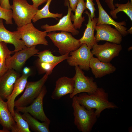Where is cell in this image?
Masks as SVG:
<instances>
[{"label": "cell", "instance_id": "obj_37", "mask_svg": "<svg viewBox=\"0 0 132 132\" xmlns=\"http://www.w3.org/2000/svg\"><path fill=\"white\" fill-rule=\"evenodd\" d=\"M9 132V131L3 129L2 130H0V132Z\"/></svg>", "mask_w": 132, "mask_h": 132}, {"label": "cell", "instance_id": "obj_1", "mask_svg": "<svg viewBox=\"0 0 132 132\" xmlns=\"http://www.w3.org/2000/svg\"><path fill=\"white\" fill-rule=\"evenodd\" d=\"M78 103L88 110L94 109L97 118L105 110L118 108L114 102L109 100V94L102 88L98 87L94 93L88 94L82 93L74 96Z\"/></svg>", "mask_w": 132, "mask_h": 132}, {"label": "cell", "instance_id": "obj_10", "mask_svg": "<svg viewBox=\"0 0 132 132\" xmlns=\"http://www.w3.org/2000/svg\"><path fill=\"white\" fill-rule=\"evenodd\" d=\"M122 48L121 44L107 42L102 44L96 43L91 51L92 55L95 56L101 61L110 63L113 58L118 56Z\"/></svg>", "mask_w": 132, "mask_h": 132}, {"label": "cell", "instance_id": "obj_26", "mask_svg": "<svg viewBox=\"0 0 132 132\" xmlns=\"http://www.w3.org/2000/svg\"><path fill=\"white\" fill-rule=\"evenodd\" d=\"M51 1L52 0H48L42 8L37 10L32 20L33 22H35L38 20L43 18H53L57 20L58 18H60L62 17V13H53L49 11V6Z\"/></svg>", "mask_w": 132, "mask_h": 132}, {"label": "cell", "instance_id": "obj_34", "mask_svg": "<svg viewBox=\"0 0 132 132\" xmlns=\"http://www.w3.org/2000/svg\"><path fill=\"white\" fill-rule=\"evenodd\" d=\"M106 3L109 8L111 10H112L115 8L113 3L114 0H104Z\"/></svg>", "mask_w": 132, "mask_h": 132}, {"label": "cell", "instance_id": "obj_36", "mask_svg": "<svg viewBox=\"0 0 132 132\" xmlns=\"http://www.w3.org/2000/svg\"><path fill=\"white\" fill-rule=\"evenodd\" d=\"M132 27L129 29L127 30L128 33L132 34Z\"/></svg>", "mask_w": 132, "mask_h": 132}, {"label": "cell", "instance_id": "obj_38", "mask_svg": "<svg viewBox=\"0 0 132 132\" xmlns=\"http://www.w3.org/2000/svg\"><path fill=\"white\" fill-rule=\"evenodd\" d=\"M1 0H0V5L1 3Z\"/></svg>", "mask_w": 132, "mask_h": 132}, {"label": "cell", "instance_id": "obj_3", "mask_svg": "<svg viewBox=\"0 0 132 132\" xmlns=\"http://www.w3.org/2000/svg\"><path fill=\"white\" fill-rule=\"evenodd\" d=\"M12 2L11 7L12 18L17 27L31 22L38 9L29 4L27 0H12Z\"/></svg>", "mask_w": 132, "mask_h": 132}, {"label": "cell", "instance_id": "obj_21", "mask_svg": "<svg viewBox=\"0 0 132 132\" xmlns=\"http://www.w3.org/2000/svg\"><path fill=\"white\" fill-rule=\"evenodd\" d=\"M84 13L88 16V22L86 25V28L83 36L79 40L81 44H85L88 47L91 49L94 45L97 43L95 41L94 33L98 18L95 17L92 19L90 13L87 10Z\"/></svg>", "mask_w": 132, "mask_h": 132}, {"label": "cell", "instance_id": "obj_30", "mask_svg": "<svg viewBox=\"0 0 132 132\" xmlns=\"http://www.w3.org/2000/svg\"><path fill=\"white\" fill-rule=\"evenodd\" d=\"M86 7L89 11L91 18L93 19L95 17V12L96 11L94 7L95 4L93 0H86Z\"/></svg>", "mask_w": 132, "mask_h": 132}, {"label": "cell", "instance_id": "obj_35", "mask_svg": "<svg viewBox=\"0 0 132 132\" xmlns=\"http://www.w3.org/2000/svg\"><path fill=\"white\" fill-rule=\"evenodd\" d=\"M30 70L29 68L27 67L25 68L23 70V74H29Z\"/></svg>", "mask_w": 132, "mask_h": 132}, {"label": "cell", "instance_id": "obj_14", "mask_svg": "<svg viewBox=\"0 0 132 132\" xmlns=\"http://www.w3.org/2000/svg\"><path fill=\"white\" fill-rule=\"evenodd\" d=\"M39 50L36 48V46L26 48L15 52V54L9 58L8 62L9 69L16 71L21 69L26 61L30 57L37 54Z\"/></svg>", "mask_w": 132, "mask_h": 132}, {"label": "cell", "instance_id": "obj_4", "mask_svg": "<svg viewBox=\"0 0 132 132\" xmlns=\"http://www.w3.org/2000/svg\"><path fill=\"white\" fill-rule=\"evenodd\" d=\"M47 36L49 37L55 45L58 48L61 55L69 54L78 48L81 45L79 39L74 38L69 32L61 31L49 32Z\"/></svg>", "mask_w": 132, "mask_h": 132}, {"label": "cell", "instance_id": "obj_27", "mask_svg": "<svg viewBox=\"0 0 132 132\" xmlns=\"http://www.w3.org/2000/svg\"><path fill=\"white\" fill-rule=\"evenodd\" d=\"M115 6L117 7L114 9L111 10L110 14L114 19H117V14L119 12L122 11L125 13L132 21V0L130 1L128 0L127 3L124 4L115 3Z\"/></svg>", "mask_w": 132, "mask_h": 132}, {"label": "cell", "instance_id": "obj_12", "mask_svg": "<svg viewBox=\"0 0 132 132\" xmlns=\"http://www.w3.org/2000/svg\"><path fill=\"white\" fill-rule=\"evenodd\" d=\"M65 3L68 7L67 14L60 19L56 24L50 25L46 24L41 26L42 29H44L47 33L56 31H61L70 32L74 35L79 34V31L75 28L71 22V14L72 10L70 7L69 2L67 0H66Z\"/></svg>", "mask_w": 132, "mask_h": 132}, {"label": "cell", "instance_id": "obj_32", "mask_svg": "<svg viewBox=\"0 0 132 132\" xmlns=\"http://www.w3.org/2000/svg\"><path fill=\"white\" fill-rule=\"evenodd\" d=\"M48 0H32L33 5L35 8L38 9V7L44 3L46 2Z\"/></svg>", "mask_w": 132, "mask_h": 132}, {"label": "cell", "instance_id": "obj_31", "mask_svg": "<svg viewBox=\"0 0 132 132\" xmlns=\"http://www.w3.org/2000/svg\"><path fill=\"white\" fill-rule=\"evenodd\" d=\"M0 6L2 8L7 10L11 9L9 0H1Z\"/></svg>", "mask_w": 132, "mask_h": 132}, {"label": "cell", "instance_id": "obj_17", "mask_svg": "<svg viewBox=\"0 0 132 132\" xmlns=\"http://www.w3.org/2000/svg\"><path fill=\"white\" fill-rule=\"evenodd\" d=\"M98 9L99 16L96 25L100 24L111 25L113 26L120 32L122 36H125L128 34L125 21L117 22L112 19L103 8L100 0H95Z\"/></svg>", "mask_w": 132, "mask_h": 132}, {"label": "cell", "instance_id": "obj_28", "mask_svg": "<svg viewBox=\"0 0 132 132\" xmlns=\"http://www.w3.org/2000/svg\"><path fill=\"white\" fill-rule=\"evenodd\" d=\"M17 126V132H31L27 122L22 117L19 112L14 111L13 117Z\"/></svg>", "mask_w": 132, "mask_h": 132}, {"label": "cell", "instance_id": "obj_22", "mask_svg": "<svg viewBox=\"0 0 132 132\" xmlns=\"http://www.w3.org/2000/svg\"><path fill=\"white\" fill-rule=\"evenodd\" d=\"M29 76V74H23L16 81L11 94L7 99L6 102L10 111L13 117L14 115V104L16 98L24 90Z\"/></svg>", "mask_w": 132, "mask_h": 132}, {"label": "cell", "instance_id": "obj_5", "mask_svg": "<svg viewBox=\"0 0 132 132\" xmlns=\"http://www.w3.org/2000/svg\"><path fill=\"white\" fill-rule=\"evenodd\" d=\"M19 36L27 48L38 44L48 45L45 38L47 33L45 31H41L35 28L32 22L22 27H17Z\"/></svg>", "mask_w": 132, "mask_h": 132}, {"label": "cell", "instance_id": "obj_15", "mask_svg": "<svg viewBox=\"0 0 132 132\" xmlns=\"http://www.w3.org/2000/svg\"><path fill=\"white\" fill-rule=\"evenodd\" d=\"M19 77L14 70L9 69L0 77V97L3 100L11 94Z\"/></svg>", "mask_w": 132, "mask_h": 132}, {"label": "cell", "instance_id": "obj_13", "mask_svg": "<svg viewBox=\"0 0 132 132\" xmlns=\"http://www.w3.org/2000/svg\"><path fill=\"white\" fill-rule=\"evenodd\" d=\"M95 30L96 32L94 36L97 43L101 41H105L120 44L122 42V36L121 33L117 29L110 25H96Z\"/></svg>", "mask_w": 132, "mask_h": 132}, {"label": "cell", "instance_id": "obj_2", "mask_svg": "<svg viewBox=\"0 0 132 132\" xmlns=\"http://www.w3.org/2000/svg\"><path fill=\"white\" fill-rule=\"evenodd\" d=\"M72 99L74 124L79 131L90 132L98 118L95 110L87 109L78 103L75 96Z\"/></svg>", "mask_w": 132, "mask_h": 132}, {"label": "cell", "instance_id": "obj_18", "mask_svg": "<svg viewBox=\"0 0 132 132\" xmlns=\"http://www.w3.org/2000/svg\"><path fill=\"white\" fill-rule=\"evenodd\" d=\"M55 88L51 96L54 100H58L62 97L73 92L74 88V81L73 78L62 77L56 82Z\"/></svg>", "mask_w": 132, "mask_h": 132}, {"label": "cell", "instance_id": "obj_16", "mask_svg": "<svg viewBox=\"0 0 132 132\" xmlns=\"http://www.w3.org/2000/svg\"><path fill=\"white\" fill-rule=\"evenodd\" d=\"M0 41L7 44H13L15 52L27 48L24 42L20 39L17 31L11 32L7 29L1 19H0Z\"/></svg>", "mask_w": 132, "mask_h": 132}, {"label": "cell", "instance_id": "obj_19", "mask_svg": "<svg viewBox=\"0 0 132 132\" xmlns=\"http://www.w3.org/2000/svg\"><path fill=\"white\" fill-rule=\"evenodd\" d=\"M89 67L96 78H100L112 73L116 69L115 67L110 63L102 62L93 56L90 60Z\"/></svg>", "mask_w": 132, "mask_h": 132}, {"label": "cell", "instance_id": "obj_29", "mask_svg": "<svg viewBox=\"0 0 132 132\" xmlns=\"http://www.w3.org/2000/svg\"><path fill=\"white\" fill-rule=\"evenodd\" d=\"M12 11L11 9L7 10L0 6V19H4L7 24H12Z\"/></svg>", "mask_w": 132, "mask_h": 132}, {"label": "cell", "instance_id": "obj_33", "mask_svg": "<svg viewBox=\"0 0 132 132\" xmlns=\"http://www.w3.org/2000/svg\"><path fill=\"white\" fill-rule=\"evenodd\" d=\"M72 11H74L79 0H68Z\"/></svg>", "mask_w": 132, "mask_h": 132}, {"label": "cell", "instance_id": "obj_8", "mask_svg": "<svg viewBox=\"0 0 132 132\" xmlns=\"http://www.w3.org/2000/svg\"><path fill=\"white\" fill-rule=\"evenodd\" d=\"M93 56L91 49L83 44L76 50L70 52L66 60L71 66H78L82 70L88 71L90 69V61Z\"/></svg>", "mask_w": 132, "mask_h": 132}, {"label": "cell", "instance_id": "obj_25", "mask_svg": "<svg viewBox=\"0 0 132 132\" xmlns=\"http://www.w3.org/2000/svg\"><path fill=\"white\" fill-rule=\"evenodd\" d=\"M87 9L86 2L84 0H79L74 11V15L71 12V20L73 22V24L76 29H80L83 22L85 21V17H82V14L84 10Z\"/></svg>", "mask_w": 132, "mask_h": 132}, {"label": "cell", "instance_id": "obj_7", "mask_svg": "<svg viewBox=\"0 0 132 132\" xmlns=\"http://www.w3.org/2000/svg\"><path fill=\"white\" fill-rule=\"evenodd\" d=\"M75 74L73 77L74 81V88L73 93L70 94L72 98L75 96L82 93L90 94L95 92L98 88L97 83L92 77L86 76L84 73L79 67L75 66Z\"/></svg>", "mask_w": 132, "mask_h": 132}, {"label": "cell", "instance_id": "obj_11", "mask_svg": "<svg viewBox=\"0 0 132 132\" xmlns=\"http://www.w3.org/2000/svg\"><path fill=\"white\" fill-rule=\"evenodd\" d=\"M69 54L60 56L53 55L49 50H45L39 52L38 65L41 69L49 75L52 73L54 67L57 64L66 60Z\"/></svg>", "mask_w": 132, "mask_h": 132}, {"label": "cell", "instance_id": "obj_9", "mask_svg": "<svg viewBox=\"0 0 132 132\" xmlns=\"http://www.w3.org/2000/svg\"><path fill=\"white\" fill-rule=\"evenodd\" d=\"M47 92L44 86L40 94L30 105L16 107V110L23 113H28L36 119L50 124V120L45 115L43 108V99Z\"/></svg>", "mask_w": 132, "mask_h": 132}, {"label": "cell", "instance_id": "obj_6", "mask_svg": "<svg viewBox=\"0 0 132 132\" xmlns=\"http://www.w3.org/2000/svg\"><path fill=\"white\" fill-rule=\"evenodd\" d=\"M49 75L45 73L38 81H27L24 92L18 99L15 101L14 107H25L32 103L40 94Z\"/></svg>", "mask_w": 132, "mask_h": 132}, {"label": "cell", "instance_id": "obj_23", "mask_svg": "<svg viewBox=\"0 0 132 132\" xmlns=\"http://www.w3.org/2000/svg\"><path fill=\"white\" fill-rule=\"evenodd\" d=\"M23 118L27 122L29 127L36 132H49V124L45 122H41L28 113H24Z\"/></svg>", "mask_w": 132, "mask_h": 132}, {"label": "cell", "instance_id": "obj_20", "mask_svg": "<svg viewBox=\"0 0 132 132\" xmlns=\"http://www.w3.org/2000/svg\"><path fill=\"white\" fill-rule=\"evenodd\" d=\"M0 124L3 129L10 132H17L16 123L9 110L6 102L0 97Z\"/></svg>", "mask_w": 132, "mask_h": 132}, {"label": "cell", "instance_id": "obj_24", "mask_svg": "<svg viewBox=\"0 0 132 132\" xmlns=\"http://www.w3.org/2000/svg\"><path fill=\"white\" fill-rule=\"evenodd\" d=\"M14 52L9 49L7 44L0 41V77L9 69L8 60Z\"/></svg>", "mask_w": 132, "mask_h": 132}]
</instances>
